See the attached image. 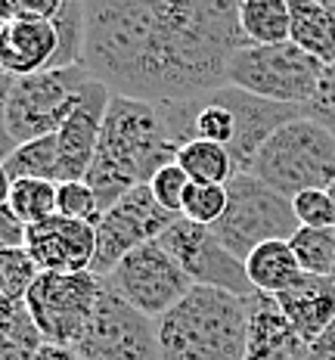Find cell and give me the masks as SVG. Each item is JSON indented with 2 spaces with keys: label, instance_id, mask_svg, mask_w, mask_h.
<instances>
[{
  "label": "cell",
  "instance_id": "obj_1",
  "mask_svg": "<svg viewBox=\"0 0 335 360\" xmlns=\"http://www.w3.org/2000/svg\"><path fill=\"white\" fill-rule=\"evenodd\" d=\"M242 47L236 0H91L81 65L112 96L162 106L227 87Z\"/></svg>",
  "mask_w": 335,
  "mask_h": 360
},
{
  "label": "cell",
  "instance_id": "obj_2",
  "mask_svg": "<svg viewBox=\"0 0 335 360\" xmlns=\"http://www.w3.org/2000/svg\"><path fill=\"white\" fill-rule=\"evenodd\" d=\"M177 153L180 146L171 137L162 106L112 96L100 146L84 180L100 199V208L109 212L131 190L146 186L162 168L174 165Z\"/></svg>",
  "mask_w": 335,
  "mask_h": 360
},
{
  "label": "cell",
  "instance_id": "obj_3",
  "mask_svg": "<svg viewBox=\"0 0 335 360\" xmlns=\"http://www.w3.org/2000/svg\"><path fill=\"white\" fill-rule=\"evenodd\" d=\"M162 115L177 146L192 140L227 146L233 155L236 174H249L261 146L280 131L282 124L301 118L304 112L295 106L251 96L239 87H218L211 94L192 96L180 103H162Z\"/></svg>",
  "mask_w": 335,
  "mask_h": 360
},
{
  "label": "cell",
  "instance_id": "obj_4",
  "mask_svg": "<svg viewBox=\"0 0 335 360\" xmlns=\"http://www.w3.org/2000/svg\"><path fill=\"white\" fill-rule=\"evenodd\" d=\"M159 360H245L249 298L227 289L192 286L165 317L155 320Z\"/></svg>",
  "mask_w": 335,
  "mask_h": 360
},
{
  "label": "cell",
  "instance_id": "obj_5",
  "mask_svg": "<svg viewBox=\"0 0 335 360\" xmlns=\"http://www.w3.org/2000/svg\"><path fill=\"white\" fill-rule=\"evenodd\" d=\"M93 81L84 65L50 69L32 78L4 75V140L6 153L41 137H53L78 109L81 94ZM4 153V155H6Z\"/></svg>",
  "mask_w": 335,
  "mask_h": 360
},
{
  "label": "cell",
  "instance_id": "obj_6",
  "mask_svg": "<svg viewBox=\"0 0 335 360\" xmlns=\"http://www.w3.org/2000/svg\"><path fill=\"white\" fill-rule=\"evenodd\" d=\"M249 174L289 199L304 190H329L335 184V137L301 115L261 146Z\"/></svg>",
  "mask_w": 335,
  "mask_h": 360
},
{
  "label": "cell",
  "instance_id": "obj_7",
  "mask_svg": "<svg viewBox=\"0 0 335 360\" xmlns=\"http://www.w3.org/2000/svg\"><path fill=\"white\" fill-rule=\"evenodd\" d=\"M227 212L211 230L223 243V249L239 261H249L258 245L289 243L301 230L292 199L267 186L255 174H236L227 184Z\"/></svg>",
  "mask_w": 335,
  "mask_h": 360
},
{
  "label": "cell",
  "instance_id": "obj_8",
  "mask_svg": "<svg viewBox=\"0 0 335 360\" xmlns=\"http://www.w3.org/2000/svg\"><path fill=\"white\" fill-rule=\"evenodd\" d=\"M323 75V63L308 56L292 41L286 44H249L230 59L227 84L251 96L304 109Z\"/></svg>",
  "mask_w": 335,
  "mask_h": 360
},
{
  "label": "cell",
  "instance_id": "obj_9",
  "mask_svg": "<svg viewBox=\"0 0 335 360\" xmlns=\"http://www.w3.org/2000/svg\"><path fill=\"white\" fill-rule=\"evenodd\" d=\"M74 351L84 360H159L155 320L140 314L109 280H103L91 326Z\"/></svg>",
  "mask_w": 335,
  "mask_h": 360
},
{
  "label": "cell",
  "instance_id": "obj_10",
  "mask_svg": "<svg viewBox=\"0 0 335 360\" xmlns=\"http://www.w3.org/2000/svg\"><path fill=\"white\" fill-rule=\"evenodd\" d=\"M103 280L91 270L84 274H41L25 304L32 311L44 342L74 348L91 326Z\"/></svg>",
  "mask_w": 335,
  "mask_h": 360
},
{
  "label": "cell",
  "instance_id": "obj_11",
  "mask_svg": "<svg viewBox=\"0 0 335 360\" xmlns=\"http://www.w3.org/2000/svg\"><path fill=\"white\" fill-rule=\"evenodd\" d=\"M174 221H177V214L165 212L155 202L149 184L131 190L128 196L121 202H115L96 221V258H93L91 274L106 280L133 249H140L146 243H159L162 233Z\"/></svg>",
  "mask_w": 335,
  "mask_h": 360
},
{
  "label": "cell",
  "instance_id": "obj_12",
  "mask_svg": "<svg viewBox=\"0 0 335 360\" xmlns=\"http://www.w3.org/2000/svg\"><path fill=\"white\" fill-rule=\"evenodd\" d=\"M159 245L183 267V274L192 280V286L227 289L242 298H249L255 292L249 283V274H245V261L223 249V243L214 236L211 227L177 217L162 233Z\"/></svg>",
  "mask_w": 335,
  "mask_h": 360
},
{
  "label": "cell",
  "instance_id": "obj_13",
  "mask_svg": "<svg viewBox=\"0 0 335 360\" xmlns=\"http://www.w3.org/2000/svg\"><path fill=\"white\" fill-rule=\"evenodd\" d=\"M106 280L149 320L165 317L192 289V280L183 274V267L159 243L133 249Z\"/></svg>",
  "mask_w": 335,
  "mask_h": 360
},
{
  "label": "cell",
  "instance_id": "obj_14",
  "mask_svg": "<svg viewBox=\"0 0 335 360\" xmlns=\"http://www.w3.org/2000/svg\"><path fill=\"white\" fill-rule=\"evenodd\" d=\"M25 249L41 274H84L96 258V227L53 214L28 227Z\"/></svg>",
  "mask_w": 335,
  "mask_h": 360
},
{
  "label": "cell",
  "instance_id": "obj_15",
  "mask_svg": "<svg viewBox=\"0 0 335 360\" xmlns=\"http://www.w3.org/2000/svg\"><path fill=\"white\" fill-rule=\"evenodd\" d=\"M112 94L100 81H91L81 94L78 109L72 112V118L63 124V131L56 134L59 143V184H72V180H84L87 171L93 165L96 146H100L103 122H106Z\"/></svg>",
  "mask_w": 335,
  "mask_h": 360
},
{
  "label": "cell",
  "instance_id": "obj_16",
  "mask_svg": "<svg viewBox=\"0 0 335 360\" xmlns=\"http://www.w3.org/2000/svg\"><path fill=\"white\" fill-rule=\"evenodd\" d=\"M59 53L53 19H6L0 22V65L6 78H32L50 72Z\"/></svg>",
  "mask_w": 335,
  "mask_h": 360
},
{
  "label": "cell",
  "instance_id": "obj_17",
  "mask_svg": "<svg viewBox=\"0 0 335 360\" xmlns=\"http://www.w3.org/2000/svg\"><path fill=\"white\" fill-rule=\"evenodd\" d=\"M245 360H308V342L273 295H249V357Z\"/></svg>",
  "mask_w": 335,
  "mask_h": 360
},
{
  "label": "cell",
  "instance_id": "obj_18",
  "mask_svg": "<svg viewBox=\"0 0 335 360\" xmlns=\"http://www.w3.org/2000/svg\"><path fill=\"white\" fill-rule=\"evenodd\" d=\"M277 302L308 348L335 323V283L329 276L304 274L289 292L277 295Z\"/></svg>",
  "mask_w": 335,
  "mask_h": 360
},
{
  "label": "cell",
  "instance_id": "obj_19",
  "mask_svg": "<svg viewBox=\"0 0 335 360\" xmlns=\"http://www.w3.org/2000/svg\"><path fill=\"white\" fill-rule=\"evenodd\" d=\"M245 274H249L251 289L261 295H282L304 276L301 264H298L295 252L289 243H264L245 261Z\"/></svg>",
  "mask_w": 335,
  "mask_h": 360
},
{
  "label": "cell",
  "instance_id": "obj_20",
  "mask_svg": "<svg viewBox=\"0 0 335 360\" xmlns=\"http://www.w3.org/2000/svg\"><path fill=\"white\" fill-rule=\"evenodd\" d=\"M292 6V44L317 63H335V16L323 0H289Z\"/></svg>",
  "mask_w": 335,
  "mask_h": 360
},
{
  "label": "cell",
  "instance_id": "obj_21",
  "mask_svg": "<svg viewBox=\"0 0 335 360\" xmlns=\"http://www.w3.org/2000/svg\"><path fill=\"white\" fill-rule=\"evenodd\" d=\"M239 25L249 44L292 41V6L289 0H242Z\"/></svg>",
  "mask_w": 335,
  "mask_h": 360
},
{
  "label": "cell",
  "instance_id": "obj_22",
  "mask_svg": "<svg viewBox=\"0 0 335 360\" xmlns=\"http://www.w3.org/2000/svg\"><path fill=\"white\" fill-rule=\"evenodd\" d=\"M44 345L47 342H44L28 304L4 302V311H0V360H34Z\"/></svg>",
  "mask_w": 335,
  "mask_h": 360
},
{
  "label": "cell",
  "instance_id": "obj_23",
  "mask_svg": "<svg viewBox=\"0 0 335 360\" xmlns=\"http://www.w3.org/2000/svg\"><path fill=\"white\" fill-rule=\"evenodd\" d=\"M4 177H6V184H13V180H47V184H59L56 134L10 149L4 155Z\"/></svg>",
  "mask_w": 335,
  "mask_h": 360
},
{
  "label": "cell",
  "instance_id": "obj_24",
  "mask_svg": "<svg viewBox=\"0 0 335 360\" xmlns=\"http://www.w3.org/2000/svg\"><path fill=\"white\" fill-rule=\"evenodd\" d=\"M177 165L192 184H223L236 177V165L227 146L205 143V140H192V143L180 146L177 153Z\"/></svg>",
  "mask_w": 335,
  "mask_h": 360
},
{
  "label": "cell",
  "instance_id": "obj_25",
  "mask_svg": "<svg viewBox=\"0 0 335 360\" xmlns=\"http://www.w3.org/2000/svg\"><path fill=\"white\" fill-rule=\"evenodd\" d=\"M59 184H47V180H13L6 184V205L16 212V217L25 227L41 224L47 217L59 214Z\"/></svg>",
  "mask_w": 335,
  "mask_h": 360
},
{
  "label": "cell",
  "instance_id": "obj_26",
  "mask_svg": "<svg viewBox=\"0 0 335 360\" xmlns=\"http://www.w3.org/2000/svg\"><path fill=\"white\" fill-rule=\"evenodd\" d=\"M298 264L310 276H332L335 267V227L317 230V227H301L289 239Z\"/></svg>",
  "mask_w": 335,
  "mask_h": 360
},
{
  "label": "cell",
  "instance_id": "obj_27",
  "mask_svg": "<svg viewBox=\"0 0 335 360\" xmlns=\"http://www.w3.org/2000/svg\"><path fill=\"white\" fill-rule=\"evenodd\" d=\"M41 276V267L28 249H0V292L4 302H25V295Z\"/></svg>",
  "mask_w": 335,
  "mask_h": 360
},
{
  "label": "cell",
  "instance_id": "obj_28",
  "mask_svg": "<svg viewBox=\"0 0 335 360\" xmlns=\"http://www.w3.org/2000/svg\"><path fill=\"white\" fill-rule=\"evenodd\" d=\"M227 202L230 193L223 184H190L180 217L192 224H202V227H214L227 212Z\"/></svg>",
  "mask_w": 335,
  "mask_h": 360
},
{
  "label": "cell",
  "instance_id": "obj_29",
  "mask_svg": "<svg viewBox=\"0 0 335 360\" xmlns=\"http://www.w3.org/2000/svg\"><path fill=\"white\" fill-rule=\"evenodd\" d=\"M59 214L63 217H72V221H87L96 227L100 221L103 208H100V199L96 193L91 190L87 180H72V184H59Z\"/></svg>",
  "mask_w": 335,
  "mask_h": 360
},
{
  "label": "cell",
  "instance_id": "obj_30",
  "mask_svg": "<svg viewBox=\"0 0 335 360\" xmlns=\"http://www.w3.org/2000/svg\"><path fill=\"white\" fill-rule=\"evenodd\" d=\"M190 184H192V180L186 177V174H183V168L174 162V165L162 168L159 174L149 180V190H152L155 202H159V205L165 208V212H171V214L180 217V212H183V199H186V190H190Z\"/></svg>",
  "mask_w": 335,
  "mask_h": 360
},
{
  "label": "cell",
  "instance_id": "obj_31",
  "mask_svg": "<svg viewBox=\"0 0 335 360\" xmlns=\"http://www.w3.org/2000/svg\"><path fill=\"white\" fill-rule=\"evenodd\" d=\"M292 208H295V217L301 227H317V230H326V227H335V205H332V196L329 190H304L292 199Z\"/></svg>",
  "mask_w": 335,
  "mask_h": 360
},
{
  "label": "cell",
  "instance_id": "obj_32",
  "mask_svg": "<svg viewBox=\"0 0 335 360\" xmlns=\"http://www.w3.org/2000/svg\"><path fill=\"white\" fill-rule=\"evenodd\" d=\"M301 112H304V118L317 122L320 127H326V131L335 137V63L323 65L320 84L314 90V96H310V103Z\"/></svg>",
  "mask_w": 335,
  "mask_h": 360
},
{
  "label": "cell",
  "instance_id": "obj_33",
  "mask_svg": "<svg viewBox=\"0 0 335 360\" xmlns=\"http://www.w3.org/2000/svg\"><path fill=\"white\" fill-rule=\"evenodd\" d=\"M63 6V0H4L0 4V22L6 19H22V16H32V19H53Z\"/></svg>",
  "mask_w": 335,
  "mask_h": 360
},
{
  "label": "cell",
  "instance_id": "obj_34",
  "mask_svg": "<svg viewBox=\"0 0 335 360\" xmlns=\"http://www.w3.org/2000/svg\"><path fill=\"white\" fill-rule=\"evenodd\" d=\"M25 236H28V227L4 202V208H0V243H4V249H25Z\"/></svg>",
  "mask_w": 335,
  "mask_h": 360
},
{
  "label": "cell",
  "instance_id": "obj_35",
  "mask_svg": "<svg viewBox=\"0 0 335 360\" xmlns=\"http://www.w3.org/2000/svg\"><path fill=\"white\" fill-rule=\"evenodd\" d=\"M308 360H335V323L326 329L317 342H310Z\"/></svg>",
  "mask_w": 335,
  "mask_h": 360
},
{
  "label": "cell",
  "instance_id": "obj_36",
  "mask_svg": "<svg viewBox=\"0 0 335 360\" xmlns=\"http://www.w3.org/2000/svg\"><path fill=\"white\" fill-rule=\"evenodd\" d=\"M34 360H84L78 354L74 348H65V345H44L41 351H37V357Z\"/></svg>",
  "mask_w": 335,
  "mask_h": 360
},
{
  "label": "cell",
  "instance_id": "obj_37",
  "mask_svg": "<svg viewBox=\"0 0 335 360\" xmlns=\"http://www.w3.org/2000/svg\"><path fill=\"white\" fill-rule=\"evenodd\" d=\"M326 6H329V13L335 16V0H326Z\"/></svg>",
  "mask_w": 335,
  "mask_h": 360
},
{
  "label": "cell",
  "instance_id": "obj_38",
  "mask_svg": "<svg viewBox=\"0 0 335 360\" xmlns=\"http://www.w3.org/2000/svg\"><path fill=\"white\" fill-rule=\"evenodd\" d=\"M329 196H332V205H335V184L329 186Z\"/></svg>",
  "mask_w": 335,
  "mask_h": 360
},
{
  "label": "cell",
  "instance_id": "obj_39",
  "mask_svg": "<svg viewBox=\"0 0 335 360\" xmlns=\"http://www.w3.org/2000/svg\"><path fill=\"white\" fill-rule=\"evenodd\" d=\"M329 280H332V283H335V267H332V276H329Z\"/></svg>",
  "mask_w": 335,
  "mask_h": 360
}]
</instances>
